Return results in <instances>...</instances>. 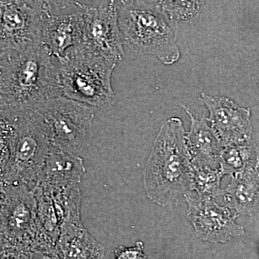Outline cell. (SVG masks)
<instances>
[{"label": "cell", "instance_id": "6da1fadb", "mask_svg": "<svg viewBox=\"0 0 259 259\" xmlns=\"http://www.w3.org/2000/svg\"><path fill=\"white\" fill-rule=\"evenodd\" d=\"M64 97L56 57L42 44L0 50V111L29 112Z\"/></svg>", "mask_w": 259, "mask_h": 259}, {"label": "cell", "instance_id": "7a4b0ae2", "mask_svg": "<svg viewBox=\"0 0 259 259\" xmlns=\"http://www.w3.org/2000/svg\"><path fill=\"white\" fill-rule=\"evenodd\" d=\"M146 196L158 205L181 203L192 191V164L182 120L163 122L153 142L144 171Z\"/></svg>", "mask_w": 259, "mask_h": 259}, {"label": "cell", "instance_id": "3957f363", "mask_svg": "<svg viewBox=\"0 0 259 259\" xmlns=\"http://www.w3.org/2000/svg\"><path fill=\"white\" fill-rule=\"evenodd\" d=\"M1 185L35 190L51 147L45 129L29 112L0 111Z\"/></svg>", "mask_w": 259, "mask_h": 259}, {"label": "cell", "instance_id": "277c9868", "mask_svg": "<svg viewBox=\"0 0 259 259\" xmlns=\"http://www.w3.org/2000/svg\"><path fill=\"white\" fill-rule=\"evenodd\" d=\"M117 5L124 44L138 54L155 56L165 65L179 60L176 22L161 1H117Z\"/></svg>", "mask_w": 259, "mask_h": 259}, {"label": "cell", "instance_id": "5b68a950", "mask_svg": "<svg viewBox=\"0 0 259 259\" xmlns=\"http://www.w3.org/2000/svg\"><path fill=\"white\" fill-rule=\"evenodd\" d=\"M63 95L93 108L116 101L112 74L117 63L95 54L81 44L56 58Z\"/></svg>", "mask_w": 259, "mask_h": 259}, {"label": "cell", "instance_id": "8992f818", "mask_svg": "<svg viewBox=\"0 0 259 259\" xmlns=\"http://www.w3.org/2000/svg\"><path fill=\"white\" fill-rule=\"evenodd\" d=\"M30 112L45 129L51 146L80 156L90 144L95 116L93 107L59 97Z\"/></svg>", "mask_w": 259, "mask_h": 259}, {"label": "cell", "instance_id": "52a82bcc", "mask_svg": "<svg viewBox=\"0 0 259 259\" xmlns=\"http://www.w3.org/2000/svg\"><path fill=\"white\" fill-rule=\"evenodd\" d=\"M1 245H18L36 239L37 201L34 191L25 185H1Z\"/></svg>", "mask_w": 259, "mask_h": 259}, {"label": "cell", "instance_id": "ba28073f", "mask_svg": "<svg viewBox=\"0 0 259 259\" xmlns=\"http://www.w3.org/2000/svg\"><path fill=\"white\" fill-rule=\"evenodd\" d=\"M84 25L81 1H44L40 42L56 58L83 44Z\"/></svg>", "mask_w": 259, "mask_h": 259}, {"label": "cell", "instance_id": "9c48e42d", "mask_svg": "<svg viewBox=\"0 0 259 259\" xmlns=\"http://www.w3.org/2000/svg\"><path fill=\"white\" fill-rule=\"evenodd\" d=\"M81 2L85 15L82 45L110 60H122L125 44L119 26L117 1Z\"/></svg>", "mask_w": 259, "mask_h": 259}, {"label": "cell", "instance_id": "30bf717a", "mask_svg": "<svg viewBox=\"0 0 259 259\" xmlns=\"http://www.w3.org/2000/svg\"><path fill=\"white\" fill-rule=\"evenodd\" d=\"M44 1L0 2V50L41 44Z\"/></svg>", "mask_w": 259, "mask_h": 259}, {"label": "cell", "instance_id": "8fae6325", "mask_svg": "<svg viewBox=\"0 0 259 259\" xmlns=\"http://www.w3.org/2000/svg\"><path fill=\"white\" fill-rule=\"evenodd\" d=\"M185 201L189 204L187 218L200 239L226 243L244 233L243 228L236 223V216L228 207L218 204L215 199L190 193Z\"/></svg>", "mask_w": 259, "mask_h": 259}, {"label": "cell", "instance_id": "7c38bea8", "mask_svg": "<svg viewBox=\"0 0 259 259\" xmlns=\"http://www.w3.org/2000/svg\"><path fill=\"white\" fill-rule=\"evenodd\" d=\"M200 100L208 110L209 122L223 146L251 138L253 134L249 109L237 105L226 97L202 93Z\"/></svg>", "mask_w": 259, "mask_h": 259}, {"label": "cell", "instance_id": "4fadbf2b", "mask_svg": "<svg viewBox=\"0 0 259 259\" xmlns=\"http://www.w3.org/2000/svg\"><path fill=\"white\" fill-rule=\"evenodd\" d=\"M85 172L81 156L51 146L35 188L52 193L79 185Z\"/></svg>", "mask_w": 259, "mask_h": 259}, {"label": "cell", "instance_id": "5bb4252c", "mask_svg": "<svg viewBox=\"0 0 259 259\" xmlns=\"http://www.w3.org/2000/svg\"><path fill=\"white\" fill-rule=\"evenodd\" d=\"M182 106L190 117V130L185 135V141L192 166L220 170L222 142L206 119L196 118L188 107Z\"/></svg>", "mask_w": 259, "mask_h": 259}, {"label": "cell", "instance_id": "9a60e30c", "mask_svg": "<svg viewBox=\"0 0 259 259\" xmlns=\"http://www.w3.org/2000/svg\"><path fill=\"white\" fill-rule=\"evenodd\" d=\"M105 247L83 224H66L56 242L59 259H104Z\"/></svg>", "mask_w": 259, "mask_h": 259}, {"label": "cell", "instance_id": "2e32d148", "mask_svg": "<svg viewBox=\"0 0 259 259\" xmlns=\"http://www.w3.org/2000/svg\"><path fill=\"white\" fill-rule=\"evenodd\" d=\"M222 195L236 214L251 215L259 208V173L248 171L231 177Z\"/></svg>", "mask_w": 259, "mask_h": 259}, {"label": "cell", "instance_id": "e0dca14e", "mask_svg": "<svg viewBox=\"0 0 259 259\" xmlns=\"http://www.w3.org/2000/svg\"><path fill=\"white\" fill-rule=\"evenodd\" d=\"M259 150L251 138L239 140L223 146L221 158L222 177H233L248 171H257Z\"/></svg>", "mask_w": 259, "mask_h": 259}, {"label": "cell", "instance_id": "ac0fdd59", "mask_svg": "<svg viewBox=\"0 0 259 259\" xmlns=\"http://www.w3.org/2000/svg\"><path fill=\"white\" fill-rule=\"evenodd\" d=\"M1 259H59L56 243L39 232L36 239L18 245H1Z\"/></svg>", "mask_w": 259, "mask_h": 259}, {"label": "cell", "instance_id": "d6986e66", "mask_svg": "<svg viewBox=\"0 0 259 259\" xmlns=\"http://www.w3.org/2000/svg\"><path fill=\"white\" fill-rule=\"evenodd\" d=\"M49 194L52 197L62 227L66 224H82L81 221V193L79 185Z\"/></svg>", "mask_w": 259, "mask_h": 259}, {"label": "cell", "instance_id": "ffe728a7", "mask_svg": "<svg viewBox=\"0 0 259 259\" xmlns=\"http://www.w3.org/2000/svg\"><path fill=\"white\" fill-rule=\"evenodd\" d=\"M221 177L220 170L192 166V191H195L199 197L215 199L223 194L220 187Z\"/></svg>", "mask_w": 259, "mask_h": 259}, {"label": "cell", "instance_id": "44dd1931", "mask_svg": "<svg viewBox=\"0 0 259 259\" xmlns=\"http://www.w3.org/2000/svg\"><path fill=\"white\" fill-rule=\"evenodd\" d=\"M162 6L172 20H187L198 14L199 2L161 1Z\"/></svg>", "mask_w": 259, "mask_h": 259}, {"label": "cell", "instance_id": "7402d4cb", "mask_svg": "<svg viewBox=\"0 0 259 259\" xmlns=\"http://www.w3.org/2000/svg\"><path fill=\"white\" fill-rule=\"evenodd\" d=\"M115 259H147L142 241H138L134 246L117 247L114 251Z\"/></svg>", "mask_w": 259, "mask_h": 259}]
</instances>
